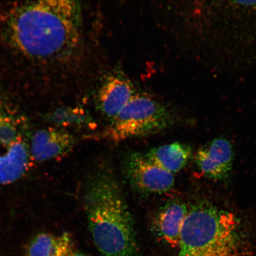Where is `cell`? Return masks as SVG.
Segmentation results:
<instances>
[{"label":"cell","mask_w":256,"mask_h":256,"mask_svg":"<svg viewBox=\"0 0 256 256\" xmlns=\"http://www.w3.org/2000/svg\"><path fill=\"white\" fill-rule=\"evenodd\" d=\"M0 41L14 56L35 65L66 59L80 42L75 0L0 2Z\"/></svg>","instance_id":"1"},{"label":"cell","mask_w":256,"mask_h":256,"mask_svg":"<svg viewBox=\"0 0 256 256\" xmlns=\"http://www.w3.org/2000/svg\"><path fill=\"white\" fill-rule=\"evenodd\" d=\"M174 256H256V214L208 200L188 206Z\"/></svg>","instance_id":"2"},{"label":"cell","mask_w":256,"mask_h":256,"mask_svg":"<svg viewBox=\"0 0 256 256\" xmlns=\"http://www.w3.org/2000/svg\"><path fill=\"white\" fill-rule=\"evenodd\" d=\"M84 206L92 238L102 256H138L132 218L113 176L100 172L92 176Z\"/></svg>","instance_id":"3"},{"label":"cell","mask_w":256,"mask_h":256,"mask_svg":"<svg viewBox=\"0 0 256 256\" xmlns=\"http://www.w3.org/2000/svg\"><path fill=\"white\" fill-rule=\"evenodd\" d=\"M170 112L148 96L136 94L98 138L118 143L162 132L174 120Z\"/></svg>","instance_id":"4"},{"label":"cell","mask_w":256,"mask_h":256,"mask_svg":"<svg viewBox=\"0 0 256 256\" xmlns=\"http://www.w3.org/2000/svg\"><path fill=\"white\" fill-rule=\"evenodd\" d=\"M30 147L10 118L0 116V184L12 183L28 170Z\"/></svg>","instance_id":"5"},{"label":"cell","mask_w":256,"mask_h":256,"mask_svg":"<svg viewBox=\"0 0 256 256\" xmlns=\"http://www.w3.org/2000/svg\"><path fill=\"white\" fill-rule=\"evenodd\" d=\"M124 170L130 186L140 194H164L174 184V174L160 168L140 152H132L126 156Z\"/></svg>","instance_id":"6"},{"label":"cell","mask_w":256,"mask_h":256,"mask_svg":"<svg viewBox=\"0 0 256 256\" xmlns=\"http://www.w3.org/2000/svg\"><path fill=\"white\" fill-rule=\"evenodd\" d=\"M234 158L231 142L218 138L202 147L196 153V165L204 176L214 180H226L231 174Z\"/></svg>","instance_id":"7"},{"label":"cell","mask_w":256,"mask_h":256,"mask_svg":"<svg viewBox=\"0 0 256 256\" xmlns=\"http://www.w3.org/2000/svg\"><path fill=\"white\" fill-rule=\"evenodd\" d=\"M74 144V138L66 131L55 127L44 128L32 137L30 156L36 162L60 158L71 152Z\"/></svg>","instance_id":"8"},{"label":"cell","mask_w":256,"mask_h":256,"mask_svg":"<svg viewBox=\"0 0 256 256\" xmlns=\"http://www.w3.org/2000/svg\"><path fill=\"white\" fill-rule=\"evenodd\" d=\"M188 206L179 199L170 200L158 210L153 229L158 238L172 248H177Z\"/></svg>","instance_id":"9"},{"label":"cell","mask_w":256,"mask_h":256,"mask_svg":"<svg viewBox=\"0 0 256 256\" xmlns=\"http://www.w3.org/2000/svg\"><path fill=\"white\" fill-rule=\"evenodd\" d=\"M134 95V86L129 80L123 76H111L99 90L98 107L105 117L112 120Z\"/></svg>","instance_id":"10"},{"label":"cell","mask_w":256,"mask_h":256,"mask_svg":"<svg viewBox=\"0 0 256 256\" xmlns=\"http://www.w3.org/2000/svg\"><path fill=\"white\" fill-rule=\"evenodd\" d=\"M145 156L160 168L174 174L187 165L192 151L186 144L174 142L152 148Z\"/></svg>","instance_id":"11"},{"label":"cell","mask_w":256,"mask_h":256,"mask_svg":"<svg viewBox=\"0 0 256 256\" xmlns=\"http://www.w3.org/2000/svg\"><path fill=\"white\" fill-rule=\"evenodd\" d=\"M74 252L71 235L40 233L32 239L28 246L26 256H67Z\"/></svg>","instance_id":"12"},{"label":"cell","mask_w":256,"mask_h":256,"mask_svg":"<svg viewBox=\"0 0 256 256\" xmlns=\"http://www.w3.org/2000/svg\"><path fill=\"white\" fill-rule=\"evenodd\" d=\"M53 120L62 126L94 128L96 122L90 114L81 108H69L56 110Z\"/></svg>","instance_id":"13"},{"label":"cell","mask_w":256,"mask_h":256,"mask_svg":"<svg viewBox=\"0 0 256 256\" xmlns=\"http://www.w3.org/2000/svg\"><path fill=\"white\" fill-rule=\"evenodd\" d=\"M240 4L246 6H256V0H233Z\"/></svg>","instance_id":"14"},{"label":"cell","mask_w":256,"mask_h":256,"mask_svg":"<svg viewBox=\"0 0 256 256\" xmlns=\"http://www.w3.org/2000/svg\"><path fill=\"white\" fill-rule=\"evenodd\" d=\"M67 256H86L84 254H81V252H78L76 251L73 252L72 254H70Z\"/></svg>","instance_id":"15"},{"label":"cell","mask_w":256,"mask_h":256,"mask_svg":"<svg viewBox=\"0 0 256 256\" xmlns=\"http://www.w3.org/2000/svg\"><path fill=\"white\" fill-rule=\"evenodd\" d=\"M2 114H1V112H0V116H2Z\"/></svg>","instance_id":"16"}]
</instances>
